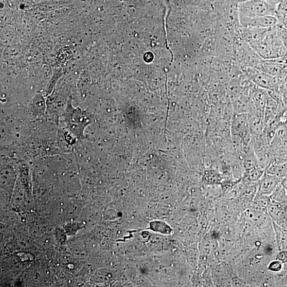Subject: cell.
Wrapping results in <instances>:
<instances>
[{"label": "cell", "instance_id": "9", "mask_svg": "<svg viewBox=\"0 0 287 287\" xmlns=\"http://www.w3.org/2000/svg\"><path fill=\"white\" fill-rule=\"evenodd\" d=\"M239 156L242 159L245 171L260 166L259 159L255 153L254 148L244 151Z\"/></svg>", "mask_w": 287, "mask_h": 287}, {"label": "cell", "instance_id": "14", "mask_svg": "<svg viewBox=\"0 0 287 287\" xmlns=\"http://www.w3.org/2000/svg\"><path fill=\"white\" fill-rule=\"evenodd\" d=\"M276 259L280 261L283 264H287V250H279L276 255Z\"/></svg>", "mask_w": 287, "mask_h": 287}, {"label": "cell", "instance_id": "7", "mask_svg": "<svg viewBox=\"0 0 287 287\" xmlns=\"http://www.w3.org/2000/svg\"><path fill=\"white\" fill-rule=\"evenodd\" d=\"M281 180L275 175L265 173L263 177L258 182V192L267 196H270L281 183Z\"/></svg>", "mask_w": 287, "mask_h": 287}, {"label": "cell", "instance_id": "1", "mask_svg": "<svg viewBox=\"0 0 287 287\" xmlns=\"http://www.w3.org/2000/svg\"><path fill=\"white\" fill-rule=\"evenodd\" d=\"M63 116L68 130L78 139H83L85 129L91 123L90 115L81 109L74 107L70 99Z\"/></svg>", "mask_w": 287, "mask_h": 287}, {"label": "cell", "instance_id": "10", "mask_svg": "<svg viewBox=\"0 0 287 287\" xmlns=\"http://www.w3.org/2000/svg\"><path fill=\"white\" fill-rule=\"evenodd\" d=\"M265 172V169L258 166L245 171L243 178L251 183H258L263 177Z\"/></svg>", "mask_w": 287, "mask_h": 287}, {"label": "cell", "instance_id": "5", "mask_svg": "<svg viewBox=\"0 0 287 287\" xmlns=\"http://www.w3.org/2000/svg\"><path fill=\"white\" fill-rule=\"evenodd\" d=\"M241 24L246 29H271L279 24L276 16L267 15L262 17L248 19L240 18Z\"/></svg>", "mask_w": 287, "mask_h": 287}, {"label": "cell", "instance_id": "6", "mask_svg": "<svg viewBox=\"0 0 287 287\" xmlns=\"http://www.w3.org/2000/svg\"><path fill=\"white\" fill-rule=\"evenodd\" d=\"M267 212L275 224L287 230V217L283 204L270 203L267 207Z\"/></svg>", "mask_w": 287, "mask_h": 287}, {"label": "cell", "instance_id": "3", "mask_svg": "<svg viewBox=\"0 0 287 287\" xmlns=\"http://www.w3.org/2000/svg\"><path fill=\"white\" fill-rule=\"evenodd\" d=\"M241 18L253 19L262 16L272 15L276 16V12L271 10L264 3L254 0L243 4L240 7Z\"/></svg>", "mask_w": 287, "mask_h": 287}, {"label": "cell", "instance_id": "15", "mask_svg": "<svg viewBox=\"0 0 287 287\" xmlns=\"http://www.w3.org/2000/svg\"><path fill=\"white\" fill-rule=\"evenodd\" d=\"M281 184L285 189L287 193V177L281 180Z\"/></svg>", "mask_w": 287, "mask_h": 287}, {"label": "cell", "instance_id": "13", "mask_svg": "<svg viewBox=\"0 0 287 287\" xmlns=\"http://www.w3.org/2000/svg\"><path fill=\"white\" fill-rule=\"evenodd\" d=\"M282 268L283 263L277 259L273 260L268 265V270L274 273H280Z\"/></svg>", "mask_w": 287, "mask_h": 287}, {"label": "cell", "instance_id": "11", "mask_svg": "<svg viewBox=\"0 0 287 287\" xmlns=\"http://www.w3.org/2000/svg\"><path fill=\"white\" fill-rule=\"evenodd\" d=\"M31 110L36 116H42L44 114L45 103L42 94H38L31 101Z\"/></svg>", "mask_w": 287, "mask_h": 287}, {"label": "cell", "instance_id": "2", "mask_svg": "<svg viewBox=\"0 0 287 287\" xmlns=\"http://www.w3.org/2000/svg\"><path fill=\"white\" fill-rule=\"evenodd\" d=\"M230 131L233 145H243V141L252 134L248 114H234L230 122Z\"/></svg>", "mask_w": 287, "mask_h": 287}, {"label": "cell", "instance_id": "4", "mask_svg": "<svg viewBox=\"0 0 287 287\" xmlns=\"http://www.w3.org/2000/svg\"><path fill=\"white\" fill-rule=\"evenodd\" d=\"M285 76H273L262 73L254 75L252 81L257 86L267 91H279Z\"/></svg>", "mask_w": 287, "mask_h": 287}, {"label": "cell", "instance_id": "8", "mask_svg": "<svg viewBox=\"0 0 287 287\" xmlns=\"http://www.w3.org/2000/svg\"><path fill=\"white\" fill-rule=\"evenodd\" d=\"M265 173L275 175L282 180L287 177V161L274 158L266 168Z\"/></svg>", "mask_w": 287, "mask_h": 287}, {"label": "cell", "instance_id": "12", "mask_svg": "<svg viewBox=\"0 0 287 287\" xmlns=\"http://www.w3.org/2000/svg\"><path fill=\"white\" fill-rule=\"evenodd\" d=\"M270 198L271 203L283 204L287 202V193L281 183L270 196Z\"/></svg>", "mask_w": 287, "mask_h": 287}]
</instances>
